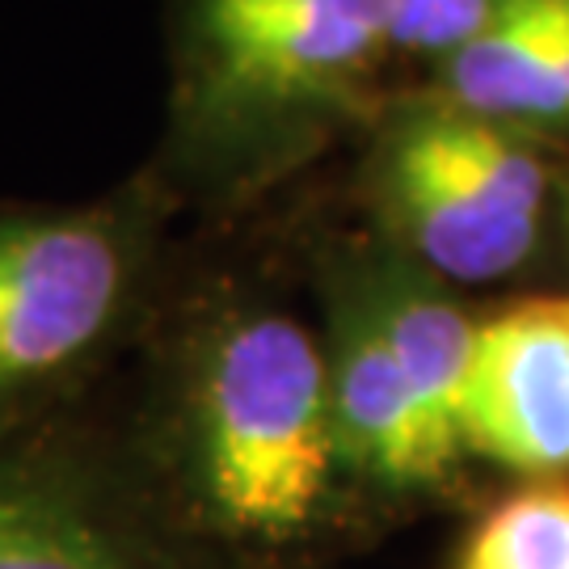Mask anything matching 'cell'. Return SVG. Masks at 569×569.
Wrapping results in <instances>:
<instances>
[{
  "instance_id": "cell-10",
  "label": "cell",
  "mask_w": 569,
  "mask_h": 569,
  "mask_svg": "<svg viewBox=\"0 0 569 569\" xmlns=\"http://www.w3.org/2000/svg\"><path fill=\"white\" fill-rule=\"evenodd\" d=\"M456 569H569V486L536 481L493 507Z\"/></svg>"
},
{
  "instance_id": "cell-11",
  "label": "cell",
  "mask_w": 569,
  "mask_h": 569,
  "mask_svg": "<svg viewBox=\"0 0 569 569\" xmlns=\"http://www.w3.org/2000/svg\"><path fill=\"white\" fill-rule=\"evenodd\" d=\"M498 9V0H385L388 42L422 56H456Z\"/></svg>"
},
{
  "instance_id": "cell-7",
  "label": "cell",
  "mask_w": 569,
  "mask_h": 569,
  "mask_svg": "<svg viewBox=\"0 0 569 569\" xmlns=\"http://www.w3.org/2000/svg\"><path fill=\"white\" fill-rule=\"evenodd\" d=\"M329 409L342 465L380 486H427L451 468V456L430 435L401 367L376 326L363 291L342 300L326 346Z\"/></svg>"
},
{
  "instance_id": "cell-6",
  "label": "cell",
  "mask_w": 569,
  "mask_h": 569,
  "mask_svg": "<svg viewBox=\"0 0 569 569\" xmlns=\"http://www.w3.org/2000/svg\"><path fill=\"white\" fill-rule=\"evenodd\" d=\"M216 84L241 106L321 98L388 42L385 0H203Z\"/></svg>"
},
{
  "instance_id": "cell-3",
  "label": "cell",
  "mask_w": 569,
  "mask_h": 569,
  "mask_svg": "<svg viewBox=\"0 0 569 569\" xmlns=\"http://www.w3.org/2000/svg\"><path fill=\"white\" fill-rule=\"evenodd\" d=\"M380 199L388 228L422 270L448 283H489L536 253L549 173L515 127L439 106L392 131Z\"/></svg>"
},
{
  "instance_id": "cell-2",
  "label": "cell",
  "mask_w": 569,
  "mask_h": 569,
  "mask_svg": "<svg viewBox=\"0 0 569 569\" xmlns=\"http://www.w3.org/2000/svg\"><path fill=\"white\" fill-rule=\"evenodd\" d=\"M122 211H0V439H18L102 355L131 287Z\"/></svg>"
},
{
  "instance_id": "cell-8",
  "label": "cell",
  "mask_w": 569,
  "mask_h": 569,
  "mask_svg": "<svg viewBox=\"0 0 569 569\" xmlns=\"http://www.w3.org/2000/svg\"><path fill=\"white\" fill-rule=\"evenodd\" d=\"M569 60V0H498L448 56V106L489 122H557Z\"/></svg>"
},
{
  "instance_id": "cell-5",
  "label": "cell",
  "mask_w": 569,
  "mask_h": 569,
  "mask_svg": "<svg viewBox=\"0 0 569 569\" xmlns=\"http://www.w3.org/2000/svg\"><path fill=\"white\" fill-rule=\"evenodd\" d=\"M460 448L536 481L569 472V296L523 300L477 321Z\"/></svg>"
},
{
  "instance_id": "cell-12",
  "label": "cell",
  "mask_w": 569,
  "mask_h": 569,
  "mask_svg": "<svg viewBox=\"0 0 569 569\" xmlns=\"http://www.w3.org/2000/svg\"><path fill=\"white\" fill-rule=\"evenodd\" d=\"M566 220H569V216H566Z\"/></svg>"
},
{
  "instance_id": "cell-1",
  "label": "cell",
  "mask_w": 569,
  "mask_h": 569,
  "mask_svg": "<svg viewBox=\"0 0 569 569\" xmlns=\"http://www.w3.org/2000/svg\"><path fill=\"white\" fill-rule=\"evenodd\" d=\"M342 448L326 346L283 312H244L199 355L186 401V481L207 523L287 549L321 519Z\"/></svg>"
},
{
  "instance_id": "cell-9",
  "label": "cell",
  "mask_w": 569,
  "mask_h": 569,
  "mask_svg": "<svg viewBox=\"0 0 569 569\" xmlns=\"http://www.w3.org/2000/svg\"><path fill=\"white\" fill-rule=\"evenodd\" d=\"M363 300L385 333L392 359L406 376L430 435L451 460L460 456V392H465L468 355L477 321L427 287L418 274H385L363 287Z\"/></svg>"
},
{
  "instance_id": "cell-4",
  "label": "cell",
  "mask_w": 569,
  "mask_h": 569,
  "mask_svg": "<svg viewBox=\"0 0 569 569\" xmlns=\"http://www.w3.org/2000/svg\"><path fill=\"white\" fill-rule=\"evenodd\" d=\"M0 569H186L98 460L0 439Z\"/></svg>"
}]
</instances>
